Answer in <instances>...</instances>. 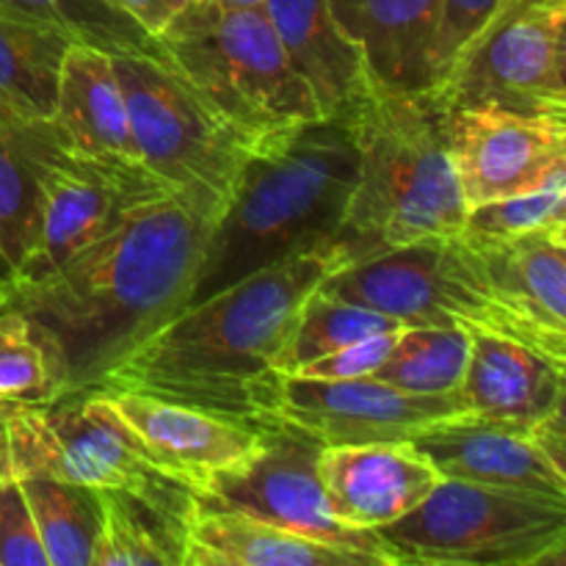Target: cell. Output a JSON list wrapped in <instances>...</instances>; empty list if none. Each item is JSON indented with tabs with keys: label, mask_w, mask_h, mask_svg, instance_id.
Returning <instances> with one entry per match:
<instances>
[{
	"label": "cell",
	"mask_w": 566,
	"mask_h": 566,
	"mask_svg": "<svg viewBox=\"0 0 566 566\" xmlns=\"http://www.w3.org/2000/svg\"><path fill=\"white\" fill-rule=\"evenodd\" d=\"M329 6L363 55L370 83L401 94L434 88L442 0H329Z\"/></svg>",
	"instance_id": "cell-19"
},
{
	"label": "cell",
	"mask_w": 566,
	"mask_h": 566,
	"mask_svg": "<svg viewBox=\"0 0 566 566\" xmlns=\"http://www.w3.org/2000/svg\"><path fill=\"white\" fill-rule=\"evenodd\" d=\"M376 536L396 566H564L566 501L440 479Z\"/></svg>",
	"instance_id": "cell-7"
},
{
	"label": "cell",
	"mask_w": 566,
	"mask_h": 566,
	"mask_svg": "<svg viewBox=\"0 0 566 566\" xmlns=\"http://www.w3.org/2000/svg\"><path fill=\"white\" fill-rule=\"evenodd\" d=\"M216 219L186 193H164L48 276L6 291V307L53 343L64 396L97 392L133 348L188 307Z\"/></svg>",
	"instance_id": "cell-1"
},
{
	"label": "cell",
	"mask_w": 566,
	"mask_h": 566,
	"mask_svg": "<svg viewBox=\"0 0 566 566\" xmlns=\"http://www.w3.org/2000/svg\"><path fill=\"white\" fill-rule=\"evenodd\" d=\"M17 479H55L92 490H125L188 523L199 497L166 473L103 390L17 407L6 418Z\"/></svg>",
	"instance_id": "cell-8"
},
{
	"label": "cell",
	"mask_w": 566,
	"mask_h": 566,
	"mask_svg": "<svg viewBox=\"0 0 566 566\" xmlns=\"http://www.w3.org/2000/svg\"><path fill=\"white\" fill-rule=\"evenodd\" d=\"M468 418L462 392L412 396L363 379H302L276 376L260 426H280L310 437L321 448L415 440L420 431Z\"/></svg>",
	"instance_id": "cell-12"
},
{
	"label": "cell",
	"mask_w": 566,
	"mask_h": 566,
	"mask_svg": "<svg viewBox=\"0 0 566 566\" xmlns=\"http://www.w3.org/2000/svg\"><path fill=\"white\" fill-rule=\"evenodd\" d=\"M9 285H11V269L3 263V258H0V287H3V296L6 291H9Z\"/></svg>",
	"instance_id": "cell-38"
},
{
	"label": "cell",
	"mask_w": 566,
	"mask_h": 566,
	"mask_svg": "<svg viewBox=\"0 0 566 566\" xmlns=\"http://www.w3.org/2000/svg\"><path fill=\"white\" fill-rule=\"evenodd\" d=\"M221 3H230V6H263L265 0H221Z\"/></svg>",
	"instance_id": "cell-41"
},
{
	"label": "cell",
	"mask_w": 566,
	"mask_h": 566,
	"mask_svg": "<svg viewBox=\"0 0 566 566\" xmlns=\"http://www.w3.org/2000/svg\"><path fill=\"white\" fill-rule=\"evenodd\" d=\"M401 321L379 313V310L363 307V304L346 302V298L329 296L318 287L304 302L285 346L274 359V370L280 376H293L304 365L326 357L332 352L365 340V337L381 335V332L401 329Z\"/></svg>",
	"instance_id": "cell-28"
},
{
	"label": "cell",
	"mask_w": 566,
	"mask_h": 566,
	"mask_svg": "<svg viewBox=\"0 0 566 566\" xmlns=\"http://www.w3.org/2000/svg\"><path fill=\"white\" fill-rule=\"evenodd\" d=\"M346 269L335 243L291 254L202 302L133 348L99 390H133L260 426L274 359L304 302Z\"/></svg>",
	"instance_id": "cell-2"
},
{
	"label": "cell",
	"mask_w": 566,
	"mask_h": 566,
	"mask_svg": "<svg viewBox=\"0 0 566 566\" xmlns=\"http://www.w3.org/2000/svg\"><path fill=\"white\" fill-rule=\"evenodd\" d=\"M114 70L142 164L219 216L254 144L216 116L166 59L114 55Z\"/></svg>",
	"instance_id": "cell-9"
},
{
	"label": "cell",
	"mask_w": 566,
	"mask_h": 566,
	"mask_svg": "<svg viewBox=\"0 0 566 566\" xmlns=\"http://www.w3.org/2000/svg\"><path fill=\"white\" fill-rule=\"evenodd\" d=\"M72 42L59 28L0 14V105L14 119H53L61 61Z\"/></svg>",
	"instance_id": "cell-24"
},
{
	"label": "cell",
	"mask_w": 566,
	"mask_h": 566,
	"mask_svg": "<svg viewBox=\"0 0 566 566\" xmlns=\"http://www.w3.org/2000/svg\"><path fill=\"white\" fill-rule=\"evenodd\" d=\"M263 9L321 111L337 114L357 103L370 77L359 50L337 25L329 0H265Z\"/></svg>",
	"instance_id": "cell-22"
},
{
	"label": "cell",
	"mask_w": 566,
	"mask_h": 566,
	"mask_svg": "<svg viewBox=\"0 0 566 566\" xmlns=\"http://www.w3.org/2000/svg\"><path fill=\"white\" fill-rule=\"evenodd\" d=\"M48 566H92L99 528L97 490L55 479H20Z\"/></svg>",
	"instance_id": "cell-29"
},
{
	"label": "cell",
	"mask_w": 566,
	"mask_h": 566,
	"mask_svg": "<svg viewBox=\"0 0 566 566\" xmlns=\"http://www.w3.org/2000/svg\"><path fill=\"white\" fill-rule=\"evenodd\" d=\"M22 125L0 127V258L11 280L31 260L42 232V180Z\"/></svg>",
	"instance_id": "cell-30"
},
{
	"label": "cell",
	"mask_w": 566,
	"mask_h": 566,
	"mask_svg": "<svg viewBox=\"0 0 566 566\" xmlns=\"http://www.w3.org/2000/svg\"><path fill=\"white\" fill-rule=\"evenodd\" d=\"M11 475L9 462V429H6V418H0V479Z\"/></svg>",
	"instance_id": "cell-37"
},
{
	"label": "cell",
	"mask_w": 566,
	"mask_h": 566,
	"mask_svg": "<svg viewBox=\"0 0 566 566\" xmlns=\"http://www.w3.org/2000/svg\"><path fill=\"white\" fill-rule=\"evenodd\" d=\"M0 566H48L25 490L17 475L0 479Z\"/></svg>",
	"instance_id": "cell-33"
},
{
	"label": "cell",
	"mask_w": 566,
	"mask_h": 566,
	"mask_svg": "<svg viewBox=\"0 0 566 566\" xmlns=\"http://www.w3.org/2000/svg\"><path fill=\"white\" fill-rule=\"evenodd\" d=\"M551 227H566V171L553 175L534 191L475 205L459 232L470 241H512Z\"/></svg>",
	"instance_id": "cell-32"
},
{
	"label": "cell",
	"mask_w": 566,
	"mask_h": 566,
	"mask_svg": "<svg viewBox=\"0 0 566 566\" xmlns=\"http://www.w3.org/2000/svg\"><path fill=\"white\" fill-rule=\"evenodd\" d=\"M263 429L260 451L241 468L219 475L199 503L235 509L310 539L374 556L381 566H396L376 531L348 528L329 512L318 479V442L280 426Z\"/></svg>",
	"instance_id": "cell-13"
},
{
	"label": "cell",
	"mask_w": 566,
	"mask_h": 566,
	"mask_svg": "<svg viewBox=\"0 0 566 566\" xmlns=\"http://www.w3.org/2000/svg\"><path fill=\"white\" fill-rule=\"evenodd\" d=\"M186 566H381L374 556L199 503L186 525Z\"/></svg>",
	"instance_id": "cell-21"
},
{
	"label": "cell",
	"mask_w": 566,
	"mask_h": 566,
	"mask_svg": "<svg viewBox=\"0 0 566 566\" xmlns=\"http://www.w3.org/2000/svg\"><path fill=\"white\" fill-rule=\"evenodd\" d=\"M61 396L64 374L42 326L14 307L0 310V401L36 407Z\"/></svg>",
	"instance_id": "cell-31"
},
{
	"label": "cell",
	"mask_w": 566,
	"mask_h": 566,
	"mask_svg": "<svg viewBox=\"0 0 566 566\" xmlns=\"http://www.w3.org/2000/svg\"><path fill=\"white\" fill-rule=\"evenodd\" d=\"M20 407V403H9V401H0V418H9L11 412H14V409Z\"/></svg>",
	"instance_id": "cell-40"
},
{
	"label": "cell",
	"mask_w": 566,
	"mask_h": 566,
	"mask_svg": "<svg viewBox=\"0 0 566 566\" xmlns=\"http://www.w3.org/2000/svg\"><path fill=\"white\" fill-rule=\"evenodd\" d=\"M50 122L64 147L81 158L122 171H149L133 142L114 55L105 50L83 42L66 48Z\"/></svg>",
	"instance_id": "cell-20"
},
{
	"label": "cell",
	"mask_w": 566,
	"mask_h": 566,
	"mask_svg": "<svg viewBox=\"0 0 566 566\" xmlns=\"http://www.w3.org/2000/svg\"><path fill=\"white\" fill-rule=\"evenodd\" d=\"M442 125L468 210L566 171V114L464 108L442 111Z\"/></svg>",
	"instance_id": "cell-14"
},
{
	"label": "cell",
	"mask_w": 566,
	"mask_h": 566,
	"mask_svg": "<svg viewBox=\"0 0 566 566\" xmlns=\"http://www.w3.org/2000/svg\"><path fill=\"white\" fill-rule=\"evenodd\" d=\"M501 0H442L440 36H437V83L448 72L451 61L464 48L470 36L484 25L486 17L497 9ZM434 83V86H437ZM434 92V88H431Z\"/></svg>",
	"instance_id": "cell-35"
},
{
	"label": "cell",
	"mask_w": 566,
	"mask_h": 566,
	"mask_svg": "<svg viewBox=\"0 0 566 566\" xmlns=\"http://www.w3.org/2000/svg\"><path fill=\"white\" fill-rule=\"evenodd\" d=\"M9 125H20V119H14V116L0 105V127H9Z\"/></svg>",
	"instance_id": "cell-39"
},
{
	"label": "cell",
	"mask_w": 566,
	"mask_h": 566,
	"mask_svg": "<svg viewBox=\"0 0 566 566\" xmlns=\"http://www.w3.org/2000/svg\"><path fill=\"white\" fill-rule=\"evenodd\" d=\"M468 335V368L459 385L468 418L531 431L564 409L566 363L490 332Z\"/></svg>",
	"instance_id": "cell-18"
},
{
	"label": "cell",
	"mask_w": 566,
	"mask_h": 566,
	"mask_svg": "<svg viewBox=\"0 0 566 566\" xmlns=\"http://www.w3.org/2000/svg\"><path fill=\"white\" fill-rule=\"evenodd\" d=\"M22 138L39 166L44 205L36 249L11 285L42 280L72 254L114 232L144 202L171 193L153 171L111 169L75 155L50 119L25 122Z\"/></svg>",
	"instance_id": "cell-11"
},
{
	"label": "cell",
	"mask_w": 566,
	"mask_h": 566,
	"mask_svg": "<svg viewBox=\"0 0 566 566\" xmlns=\"http://www.w3.org/2000/svg\"><path fill=\"white\" fill-rule=\"evenodd\" d=\"M329 296L379 310L403 326H459L525 343L566 363V335L545 329L492 282L479 249L457 235L423 238L335 271Z\"/></svg>",
	"instance_id": "cell-6"
},
{
	"label": "cell",
	"mask_w": 566,
	"mask_h": 566,
	"mask_svg": "<svg viewBox=\"0 0 566 566\" xmlns=\"http://www.w3.org/2000/svg\"><path fill=\"white\" fill-rule=\"evenodd\" d=\"M6 307V296H3V287H0V310Z\"/></svg>",
	"instance_id": "cell-42"
},
{
	"label": "cell",
	"mask_w": 566,
	"mask_h": 566,
	"mask_svg": "<svg viewBox=\"0 0 566 566\" xmlns=\"http://www.w3.org/2000/svg\"><path fill=\"white\" fill-rule=\"evenodd\" d=\"M357 186L352 105L254 144L205 241L188 304L335 241Z\"/></svg>",
	"instance_id": "cell-3"
},
{
	"label": "cell",
	"mask_w": 566,
	"mask_h": 566,
	"mask_svg": "<svg viewBox=\"0 0 566 566\" xmlns=\"http://www.w3.org/2000/svg\"><path fill=\"white\" fill-rule=\"evenodd\" d=\"M412 442L440 479L566 501V468L542 451L531 431L459 418L420 431Z\"/></svg>",
	"instance_id": "cell-17"
},
{
	"label": "cell",
	"mask_w": 566,
	"mask_h": 566,
	"mask_svg": "<svg viewBox=\"0 0 566 566\" xmlns=\"http://www.w3.org/2000/svg\"><path fill=\"white\" fill-rule=\"evenodd\" d=\"M401 329L381 332V335L352 343V346L340 348V352H332L326 354V357L315 359V363L304 365V368L293 376H302V379H363V376H370L381 363H385L387 354L392 352L396 337Z\"/></svg>",
	"instance_id": "cell-34"
},
{
	"label": "cell",
	"mask_w": 566,
	"mask_h": 566,
	"mask_svg": "<svg viewBox=\"0 0 566 566\" xmlns=\"http://www.w3.org/2000/svg\"><path fill=\"white\" fill-rule=\"evenodd\" d=\"M0 14L64 31L75 42L111 55L166 59L158 39L149 36L114 0H0Z\"/></svg>",
	"instance_id": "cell-26"
},
{
	"label": "cell",
	"mask_w": 566,
	"mask_h": 566,
	"mask_svg": "<svg viewBox=\"0 0 566 566\" xmlns=\"http://www.w3.org/2000/svg\"><path fill=\"white\" fill-rule=\"evenodd\" d=\"M470 354V335L459 326H403L396 346L370 379L412 396L459 390Z\"/></svg>",
	"instance_id": "cell-27"
},
{
	"label": "cell",
	"mask_w": 566,
	"mask_h": 566,
	"mask_svg": "<svg viewBox=\"0 0 566 566\" xmlns=\"http://www.w3.org/2000/svg\"><path fill=\"white\" fill-rule=\"evenodd\" d=\"M136 431L149 457L191 486L193 495L213 484L219 475L247 464L263 446V426L241 423L224 415L205 412L188 403L166 401L133 390H103Z\"/></svg>",
	"instance_id": "cell-15"
},
{
	"label": "cell",
	"mask_w": 566,
	"mask_h": 566,
	"mask_svg": "<svg viewBox=\"0 0 566 566\" xmlns=\"http://www.w3.org/2000/svg\"><path fill=\"white\" fill-rule=\"evenodd\" d=\"M352 122L357 186L332 241L346 265L423 238L457 235L468 202L431 94L390 92L368 81L352 105Z\"/></svg>",
	"instance_id": "cell-4"
},
{
	"label": "cell",
	"mask_w": 566,
	"mask_h": 566,
	"mask_svg": "<svg viewBox=\"0 0 566 566\" xmlns=\"http://www.w3.org/2000/svg\"><path fill=\"white\" fill-rule=\"evenodd\" d=\"M92 566H186V525L125 490H97Z\"/></svg>",
	"instance_id": "cell-25"
},
{
	"label": "cell",
	"mask_w": 566,
	"mask_h": 566,
	"mask_svg": "<svg viewBox=\"0 0 566 566\" xmlns=\"http://www.w3.org/2000/svg\"><path fill=\"white\" fill-rule=\"evenodd\" d=\"M470 243L484 258L492 282L525 315L556 335H566V227L512 241Z\"/></svg>",
	"instance_id": "cell-23"
},
{
	"label": "cell",
	"mask_w": 566,
	"mask_h": 566,
	"mask_svg": "<svg viewBox=\"0 0 566 566\" xmlns=\"http://www.w3.org/2000/svg\"><path fill=\"white\" fill-rule=\"evenodd\" d=\"M318 479L329 512L357 531L396 523L440 484L412 440L321 448Z\"/></svg>",
	"instance_id": "cell-16"
},
{
	"label": "cell",
	"mask_w": 566,
	"mask_h": 566,
	"mask_svg": "<svg viewBox=\"0 0 566 566\" xmlns=\"http://www.w3.org/2000/svg\"><path fill=\"white\" fill-rule=\"evenodd\" d=\"M155 39L182 81L243 142L260 144L324 116L263 6L193 0Z\"/></svg>",
	"instance_id": "cell-5"
},
{
	"label": "cell",
	"mask_w": 566,
	"mask_h": 566,
	"mask_svg": "<svg viewBox=\"0 0 566 566\" xmlns=\"http://www.w3.org/2000/svg\"><path fill=\"white\" fill-rule=\"evenodd\" d=\"M136 25H142L149 36H158L166 28V22L186 9L193 0H114Z\"/></svg>",
	"instance_id": "cell-36"
},
{
	"label": "cell",
	"mask_w": 566,
	"mask_h": 566,
	"mask_svg": "<svg viewBox=\"0 0 566 566\" xmlns=\"http://www.w3.org/2000/svg\"><path fill=\"white\" fill-rule=\"evenodd\" d=\"M429 94L440 111L566 114V0H501Z\"/></svg>",
	"instance_id": "cell-10"
}]
</instances>
